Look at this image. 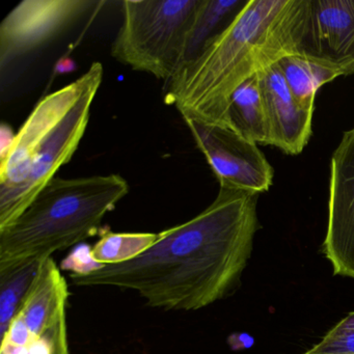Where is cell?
I'll return each mask as SVG.
<instances>
[{
  "label": "cell",
  "instance_id": "10",
  "mask_svg": "<svg viewBox=\"0 0 354 354\" xmlns=\"http://www.w3.org/2000/svg\"><path fill=\"white\" fill-rule=\"evenodd\" d=\"M264 97L271 146L288 155L304 151L313 133L314 111L301 109L292 96L277 64L259 71Z\"/></svg>",
  "mask_w": 354,
  "mask_h": 354
},
{
  "label": "cell",
  "instance_id": "2",
  "mask_svg": "<svg viewBox=\"0 0 354 354\" xmlns=\"http://www.w3.org/2000/svg\"><path fill=\"white\" fill-rule=\"evenodd\" d=\"M298 0H250L194 61L167 82L165 101L184 120L225 126L234 92L292 55Z\"/></svg>",
  "mask_w": 354,
  "mask_h": 354
},
{
  "label": "cell",
  "instance_id": "11",
  "mask_svg": "<svg viewBox=\"0 0 354 354\" xmlns=\"http://www.w3.org/2000/svg\"><path fill=\"white\" fill-rule=\"evenodd\" d=\"M69 287L51 257L44 259L19 314L35 339H45L67 313Z\"/></svg>",
  "mask_w": 354,
  "mask_h": 354
},
{
  "label": "cell",
  "instance_id": "16",
  "mask_svg": "<svg viewBox=\"0 0 354 354\" xmlns=\"http://www.w3.org/2000/svg\"><path fill=\"white\" fill-rule=\"evenodd\" d=\"M157 240L158 233H115L104 229L92 248L93 258L104 266L123 264L144 254Z\"/></svg>",
  "mask_w": 354,
  "mask_h": 354
},
{
  "label": "cell",
  "instance_id": "7",
  "mask_svg": "<svg viewBox=\"0 0 354 354\" xmlns=\"http://www.w3.org/2000/svg\"><path fill=\"white\" fill-rule=\"evenodd\" d=\"M103 1L24 0L0 24V68L46 46Z\"/></svg>",
  "mask_w": 354,
  "mask_h": 354
},
{
  "label": "cell",
  "instance_id": "5",
  "mask_svg": "<svg viewBox=\"0 0 354 354\" xmlns=\"http://www.w3.org/2000/svg\"><path fill=\"white\" fill-rule=\"evenodd\" d=\"M202 0H125L111 55L169 82L182 64Z\"/></svg>",
  "mask_w": 354,
  "mask_h": 354
},
{
  "label": "cell",
  "instance_id": "17",
  "mask_svg": "<svg viewBox=\"0 0 354 354\" xmlns=\"http://www.w3.org/2000/svg\"><path fill=\"white\" fill-rule=\"evenodd\" d=\"M302 354H354V312L349 313L319 343Z\"/></svg>",
  "mask_w": 354,
  "mask_h": 354
},
{
  "label": "cell",
  "instance_id": "20",
  "mask_svg": "<svg viewBox=\"0 0 354 354\" xmlns=\"http://www.w3.org/2000/svg\"><path fill=\"white\" fill-rule=\"evenodd\" d=\"M46 337H48L53 347L51 354H71L68 342L67 313L62 316L57 326Z\"/></svg>",
  "mask_w": 354,
  "mask_h": 354
},
{
  "label": "cell",
  "instance_id": "21",
  "mask_svg": "<svg viewBox=\"0 0 354 354\" xmlns=\"http://www.w3.org/2000/svg\"><path fill=\"white\" fill-rule=\"evenodd\" d=\"M15 136L16 134H14L11 128L8 127L5 124L1 125V130H0V144H1V149L0 150H1V155L0 156H3L11 148L12 144H13L14 140H15Z\"/></svg>",
  "mask_w": 354,
  "mask_h": 354
},
{
  "label": "cell",
  "instance_id": "6",
  "mask_svg": "<svg viewBox=\"0 0 354 354\" xmlns=\"http://www.w3.org/2000/svg\"><path fill=\"white\" fill-rule=\"evenodd\" d=\"M292 55L354 74V0H298Z\"/></svg>",
  "mask_w": 354,
  "mask_h": 354
},
{
  "label": "cell",
  "instance_id": "3",
  "mask_svg": "<svg viewBox=\"0 0 354 354\" xmlns=\"http://www.w3.org/2000/svg\"><path fill=\"white\" fill-rule=\"evenodd\" d=\"M95 62L75 82L47 95L28 115L0 161V230L14 223L75 154L102 84Z\"/></svg>",
  "mask_w": 354,
  "mask_h": 354
},
{
  "label": "cell",
  "instance_id": "9",
  "mask_svg": "<svg viewBox=\"0 0 354 354\" xmlns=\"http://www.w3.org/2000/svg\"><path fill=\"white\" fill-rule=\"evenodd\" d=\"M322 252L333 274L354 279V127L344 132L331 156Z\"/></svg>",
  "mask_w": 354,
  "mask_h": 354
},
{
  "label": "cell",
  "instance_id": "15",
  "mask_svg": "<svg viewBox=\"0 0 354 354\" xmlns=\"http://www.w3.org/2000/svg\"><path fill=\"white\" fill-rule=\"evenodd\" d=\"M43 260H32L0 272V337L7 335L34 285Z\"/></svg>",
  "mask_w": 354,
  "mask_h": 354
},
{
  "label": "cell",
  "instance_id": "4",
  "mask_svg": "<svg viewBox=\"0 0 354 354\" xmlns=\"http://www.w3.org/2000/svg\"><path fill=\"white\" fill-rule=\"evenodd\" d=\"M129 192L122 176L51 180L24 212L0 230V272L82 243Z\"/></svg>",
  "mask_w": 354,
  "mask_h": 354
},
{
  "label": "cell",
  "instance_id": "22",
  "mask_svg": "<svg viewBox=\"0 0 354 354\" xmlns=\"http://www.w3.org/2000/svg\"><path fill=\"white\" fill-rule=\"evenodd\" d=\"M75 63L71 59H64L57 63L55 72L57 73H69L75 69Z\"/></svg>",
  "mask_w": 354,
  "mask_h": 354
},
{
  "label": "cell",
  "instance_id": "13",
  "mask_svg": "<svg viewBox=\"0 0 354 354\" xmlns=\"http://www.w3.org/2000/svg\"><path fill=\"white\" fill-rule=\"evenodd\" d=\"M277 66L297 104L308 111H314L317 92L324 84L345 76L333 66L297 55H285Z\"/></svg>",
  "mask_w": 354,
  "mask_h": 354
},
{
  "label": "cell",
  "instance_id": "18",
  "mask_svg": "<svg viewBox=\"0 0 354 354\" xmlns=\"http://www.w3.org/2000/svg\"><path fill=\"white\" fill-rule=\"evenodd\" d=\"M104 265L97 262L92 254V248L88 244H82L74 248L73 252L66 257L62 262L61 268L70 271L71 274L86 275L103 268Z\"/></svg>",
  "mask_w": 354,
  "mask_h": 354
},
{
  "label": "cell",
  "instance_id": "1",
  "mask_svg": "<svg viewBox=\"0 0 354 354\" xmlns=\"http://www.w3.org/2000/svg\"><path fill=\"white\" fill-rule=\"evenodd\" d=\"M259 194L219 188L194 218L158 233L138 258L86 275L70 274L77 287L133 290L151 308L194 312L232 295L254 250L261 225Z\"/></svg>",
  "mask_w": 354,
  "mask_h": 354
},
{
  "label": "cell",
  "instance_id": "8",
  "mask_svg": "<svg viewBox=\"0 0 354 354\" xmlns=\"http://www.w3.org/2000/svg\"><path fill=\"white\" fill-rule=\"evenodd\" d=\"M221 188L261 194L272 185L274 171L258 145L231 128L184 120Z\"/></svg>",
  "mask_w": 354,
  "mask_h": 354
},
{
  "label": "cell",
  "instance_id": "14",
  "mask_svg": "<svg viewBox=\"0 0 354 354\" xmlns=\"http://www.w3.org/2000/svg\"><path fill=\"white\" fill-rule=\"evenodd\" d=\"M241 0H202L184 53L183 64L198 57L244 6ZM181 66V67H182Z\"/></svg>",
  "mask_w": 354,
  "mask_h": 354
},
{
  "label": "cell",
  "instance_id": "19",
  "mask_svg": "<svg viewBox=\"0 0 354 354\" xmlns=\"http://www.w3.org/2000/svg\"><path fill=\"white\" fill-rule=\"evenodd\" d=\"M37 341H40V339H35L34 335H32L22 319L21 315L18 314L12 322L7 335L1 339L0 347L15 348V349L30 351V348Z\"/></svg>",
  "mask_w": 354,
  "mask_h": 354
},
{
  "label": "cell",
  "instance_id": "12",
  "mask_svg": "<svg viewBox=\"0 0 354 354\" xmlns=\"http://www.w3.org/2000/svg\"><path fill=\"white\" fill-rule=\"evenodd\" d=\"M225 126L252 144L271 146L270 128L259 72L234 92Z\"/></svg>",
  "mask_w": 354,
  "mask_h": 354
}]
</instances>
